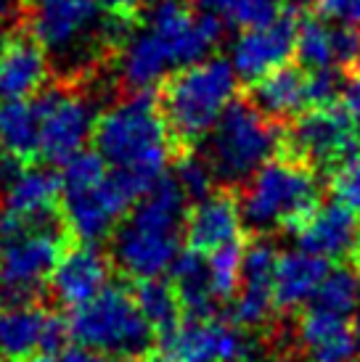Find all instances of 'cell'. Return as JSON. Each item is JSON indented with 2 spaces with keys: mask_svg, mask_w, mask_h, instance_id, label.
Returning a JSON list of instances; mask_svg holds the SVG:
<instances>
[{
  "mask_svg": "<svg viewBox=\"0 0 360 362\" xmlns=\"http://www.w3.org/2000/svg\"><path fill=\"white\" fill-rule=\"evenodd\" d=\"M313 307L331 315H342L347 317L350 312L360 307V278L358 272L350 267H337L329 270L326 281L320 283L318 293L313 299Z\"/></svg>",
  "mask_w": 360,
  "mask_h": 362,
  "instance_id": "f1b7e54d",
  "label": "cell"
},
{
  "mask_svg": "<svg viewBox=\"0 0 360 362\" xmlns=\"http://www.w3.org/2000/svg\"><path fill=\"white\" fill-rule=\"evenodd\" d=\"M67 328L30 302L0 304V360L27 362L61 346Z\"/></svg>",
  "mask_w": 360,
  "mask_h": 362,
  "instance_id": "5bb4252c",
  "label": "cell"
},
{
  "mask_svg": "<svg viewBox=\"0 0 360 362\" xmlns=\"http://www.w3.org/2000/svg\"><path fill=\"white\" fill-rule=\"evenodd\" d=\"M315 11L323 21H337L342 27H360V0H315Z\"/></svg>",
  "mask_w": 360,
  "mask_h": 362,
  "instance_id": "e575fe53",
  "label": "cell"
},
{
  "mask_svg": "<svg viewBox=\"0 0 360 362\" xmlns=\"http://www.w3.org/2000/svg\"><path fill=\"white\" fill-rule=\"evenodd\" d=\"M35 109L40 114V153L53 164H67L85 151L82 146L96 130V103L82 85L59 82L38 93Z\"/></svg>",
  "mask_w": 360,
  "mask_h": 362,
  "instance_id": "ba28073f",
  "label": "cell"
},
{
  "mask_svg": "<svg viewBox=\"0 0 360 362\" xmlns=\"http://www.w3.org/2000/svg\"><path fill=\"white\" fill-rule=\"evenodd\" d=\"M67 333L82 349L109 357H140L151 344V325L135 296L120 286H106L93 302L72 310Z\"/></svg>",
  "mask_w": 360,
  "mask_h": 362,
  "instance_id": "8992f818",
  "label": "cell"
},
{
  "mask_svg": "<svg viewBox=\"0 0 360 362\" xmlns=\"http://www.w3.org/2000/svg\"><path fill=\"white\" fill-rule=\"evenodd\" d=\"M297 238L305 252L320 259H344L360 246L358 214L339 202L318 204L310 217L297 228Z\"/></svg>",
  "mask_w": 360,
  "mask_h": 362,
  "instance_id": "2e32d148",
  "label": "cell"
},
{
  "mask_svg": "<svg viewBox=\"0 0 360 362\" xmlns=\"http://www.w3.org/2000/svg\"><path fill=\"white\" fill-rule=\"evenodd\" d=\"M347 71V85H344V95H342V106L350 111L352 117H360V56L355 59Z\"/></svg>",
  "mask_w": 360,
  "mask_h": 362,
  "instance_id": "d590c367",
  "label": "cell"
},
{
  "mask_svg": "<svg viewBox=\"0 0 360 362\" xmlns=\"http://www.w3.org/2000/svg\"><path fill=\"white\" fill-rule=\"evenodd\" d=\"M9 172H11V161H9V156L0 151V182L9 177Z\"/></svg>",
  "mask_w": 360,
  "mask_h": 362,
  "instance_id": "b9f144b4",
  "label": "cell"
},
{
  "mask_svg": "<svg viewBox=\"0 0 360 362\" xmlns=\"http://www.w3.org/2000/svg\"><path fill=\"white\" fill-rule=\"evenodd\" d=\"M162 352L167 362H241L252 344L233 322L189 317L162 333Z\"/></svg>",
  "mask_w": 360,
  "mask_h": 362,
  "instance_id": "7c38bea8",
  "label": "cell"
},
{
  "mask_svg": "<svg viewBox=\"0 0 360 362\" xmlns=\"http://www.w3.org/2000/svg\"><path fill=\"white\" fill-rule=\"evenodd\" d=\"M297 30L300 24L294 21V11H283L273 24L244 30L230 51V64L236 74L244 82L254 85L265 74L283 66L297 48Z\"/></svg>",
  "mask_w": 360,
  "mask_h": 362,
  "instance_id": "4fadbf2b",
  "label": "cell"
},
{
  "mask_svg": "<svg viewBox=\"0 0 360 362\" xmlns=\"http://www.w3.org/2000/svg\"><path fill=\"white\" fill-rule=\"evenodd\" d=\"M279 259V252L268 238H257L249 249H244L241 286L236 296V320L241 325H260L276 307L273 283Z\"/></svg>",
  "mask_w": 360,
  "mask_h": 362,
  "instance_id": "9a60e30c",
  "label": "cell"
},
{
  "mask_svg": "<svg viewBox=\"0 0 360 362\" xmlns=\"http://www.w3.org/2000/svg\"><path fill=\"white\" fill-rule=\"evenodd\" d=\"M326 275H329V264L315 254L305 249L281 254L279 267H276V283H273L276 307L294 310V307L313 302Z\"/></svg>",
  "mask_w": 360,
  "mask_h": 362,
  "instance_id": "603a6c76",
  "label": "cell"
},
{
  "mask_svg": "<svg viewBox=\"0 0 360 362\" xmlns=\"http://www.w3.org/2000/svg\"><path fill=\"white\" fill-rule=\"evenodd\" d=\"M135 362H167L164 357H138Z\"/></svg>",
  "mask_w": 360,
  "mask_h": 362,
  "instance_id": "ee69618b",
  "label": "cell"
},
{
  "mask_svg": "<svg viewBox=\"0 0 360 362\" xmlns=\"http://www.w3.org/2000/svg\"><path fill=\"white\" fill-rule=\"evenodd\" d=\"M172 66L164 42L149 30L135 32L120 51V82L130 93L151 90Z\"/></svg>",
  "mask_w": 360,
  "mask_h": 362,
  "instance_id": "cb8c5ba5",
  "label": "cell"
},
{
  "mask_svg": "<svg viewBox=\"0 0 360 362\" xmlns=\"http://www.w3.org/2000/svg\"><path fill=\"white\" fill-rule=\"evenodd\" d=\"M135 304H138L140 315L146 317L151 328L167 333L178 325L180 299L172 283L162 281V278L140 281L138 288H135Z\"/></svg>",
  "mask_w": 360,
  "mask_h": 362,
  "instance_id": "4316f807",
  "label": "cell"
},
{
  "mask_svg": "<svg viewBox=\"0 0 360 362\" xmlns=\"http://www.w3.org/2000/svg\"><path fill=\"white\" fill-rule=\"evenodd\" d=\"M331 191L334 202L344 204L350 211L360 217V156L355 153L352 159L342 161L331 175Z\"/></svg>",
  "mask_w": 360,
  "mask_h": 362,
  "instance_id": "836d02e7",
  "label": "cell"
},
{
  "mask_svg": "<svg viewBox=\"0 0 360 362\" xmlns=\"http://www.w3.org/2000/svg\"><path fill=\"white\" fill-rule=\"evenodd\" d=\"M283 148V130L252 98H236L207 135L204 159L225 188L249 182Z\"/></svg>",
  "mask_w": 360,
  "mask_h": 362,
  "instance_id": "277c9868",
  "label": "cell"
},
{
  "mask_svg": "<svg viewBox=\"0 0 360 362\" xmlns=\"http://www.w3.org/2000/svg\"><path fill=\"white\" fill-rule=\"evenodd\" d=\"M61 238L53 225L30 228L0 246V293L13 302H27L50 281L61 259Z\"/></svg>",
  "mask_w": 360,
  "mask_h": 362,
  "instance_id": "8fae6325",
  "label": "cell"
},
{
  "mask_svg": "<svg viewBox=\"0 0 360 362\" xmlns=\"http://www.w3.org/2000/svg\"><path fill=\"white\" fill-rule=\"evenodd\" d=\"M172 286L178 291L180 307L191 312V317H212L220 299L215 296L210 278V262L201 252H183L172 264Z\"/></svg>",
  "mask_w": 360,
  "mask_h": 362,
  "instance_id": "d4e9b609",
  "label": "cell"
},
{
  "mask_svg": "<svg viewBox=\"0 0 360 362\" xmlns=\"http://www.w3.org/2000/svg\"><path fill=\"white\" fill-rule=\"evenodd\" d=\"M347 85V71L342 74L337 69H318L308 74V101L313 109H329L339 106Z\"/></svg>",
  "mask_w": 360,
  "mask_h": 362,
  "instance_id": "d6a6232c",
  "label": "cell"
},
{
  "mask_svg": "<svg viewBox=\"0 0 360 362\" xmlns=\"http://www.w3.org/2000/svg\"><path fill=\"white\" fill-rule=\"evenodd\" d=\"M19 11V0H0V24L9 21Z\"/></svg>",
  "mask_w": 360,
  "mask_h": 362,
  "instance_id": "ab89813d",
  "label": "cell"
},
{
  "mask_svg": "<svg viewBox=\"0 0 360 362\" xmlns=\"http://www.w3.org/2000/svg\"><path fill=\"white\" fill-rule=\"evenodd\" d=\"M191 3L210 13H228V8L233 6V0H191Z\"/></svg>",
  "mask_w": 360,
  "mask_h": 362,
  "instance_id": "f35d334b",
  "label": "cell"
},
{
  "mask_svg": "<svg viewBox=\"0 0 360 362\" xmlns=\"http://www.w3.org/2000/svg\"><path fill=\"white\" fill-rule=\"evenodd\" d=\"M286 11V0H233L228 16L241 30H257L265 24H273Z\"/></svg>",
  "mask_w": 360,
  "mask_h": 362,
  "instance_id": "1f68e13d",
  "label": "cell"
},
{
  "mask_svg": "<svg viewBox=\"0 0 360 362\" xmlns=\"http://www.w3.org/2000/svg\"><path fill=\"white\" fill-rule=\"evenodd\" d=\"M189 196L175 177H162L130 211L114 235V262L133 278L151 281L172 270L189 220Z\"/></svg>",
  "mask_w": 360,
  "mask_h": 362,
  "instance_id": "7a4b0ae2",
  "label": "cell"
},
{
  "mask_svg": "<svg viewBox=\"0 0 360 362\" xmlns=\"http://www.w3.org/2000/svg\"><path fill=\"white\" fill-rule=\"evenodd\" d=\"M146 188L128 172L111 170L109 177L99 185L82 191H61V211L69 230L82 243H93L109 238L120 220L146 196Z\"/></svg>",
  "mask_w": 360,
  "mask_h": 362,
  "instance_id": "9c48e42d",
  "label": "cell"
},
{
  "mask_svg": "<svg viewBox=\"0 0 360 362\" xmlns=\"http://www.w3.org/2000/svg\"><path fill=\"white\" fill-rule=\"evenodd\" d=\"M175 180L183 188L189 199H207L212 196V185H215V175H212L210 164L201 153L183 151L175 161Z\"/></svg>",
  "mask_w": 360,
  "mask_h": 362,
  "instance_id": "4dcf8cb0",
  "label": "cell"
},
{
  "mask_svg": "<svg viewBox=\"0 0 360 362\" xmlns=\"http://www.w3.org/2000/svg\"><path fill=\"white\" fill-rule=\"evenodd\" d=\"M239 88L233 64L207 59L201 64L175 71L159 90V106L178 146L207 138L225 114Z\"/></svg>",
  "mask_w": 360,
  "mask_h": 362,
  "instance_id": "3957f363",
  "label": "cell"
},
{
  "mask_svg": "<svg viewBox=\"0 0 360 362\" xmlns=\"http://www.w3.org/2000/svg\"><path fill=\"white\" fill-rule=\"evenodd\" d=\"M308 6H315V0H286V11H294V13Z\"/></svg>",
  "mask_w": 360,
  "mask_h": 362,
  "instance_id": "60d3db41",
  "label": "cell"
},
{
  "mask_svg": "<svg viewBox=\"0 0 360 362\" xmlns=\"http://www.w3.org/2000/svg\"><path fill=\"white\" fill-rule=\"evenodd\" d=\"M48 53L24 35L0 42V101H27L45 90Z\"/></svg>",
  "mask_w": 360,
  "mask_h": 362,
  "instance_id": "ac0fdd59",
  "label": "cell"
},
{
  "mask_svg": "<svg viewBox=\"0 0 360 362\" xmlns=\"http://www.w3.org/2000/svg\"><path fill=\"white\" fill-rule=\"evenodd\" d=\"M27 362H59V360H53L50 354H38V357H32V360H27Z\"/></svg>",
  "mask_w": 360,
  "mask_h": 362,
  "instance_id": "7bdbcfd3",
  "label": "cell"
},
{
  "mask_svg": "<svg viewBox=\"0 0 360 362\" xmlns=\"http://www.w3.org/2000/svg\"><path fill=\"white\" fill-rule=\"evenodd\" d=\"M101 8L106 11L109 16H117V19H135L143 13L146 3L149 0H96Z\"/></svg>",
  "mask_w": 360,
  "mask_h": 362,
  "instance_id": "8d00e7d4",
  "label": "cell"
},
{
  "mask_svg": "<svg viewBox=\"0 0 360 362\" xmlns=\"http://www.w3.org/2000/svg\"><path fill=\"white\" fill-rule=\"evenodd\" d=\"M61 362H114L109 354H101V352H93V349H69V352L64 354V360Z\"/></svg>",
  "mask_w": 360,
  "mask_h": 362,
  "instance_id": "74e56055",
  "label": "cell"
},
{
  "mask_svg": "<svg viewBox=\"0 0 360 362\" xmlns=\"http://www.w3.org/2000/svg\"><path fill=\"white\" fill-rule=\"evenodd\" d=\"M252 101L257 103L262 114L279 124L294 122V117H302L308 101V74L300 64H283L276 71L265 74L260 82H254Z\"/></svg>",
  "mask_w": 360,
  "mask_h": 362,
  "instance_id": "7402d4cb",
  "label": "cell"
},
{
  "mask_svg": "<svg viewBox=\"0 0 360 362\" xmlns=\"http://www.w3.org/2000/svg\"><path fill=\"white\" fill-rule=\"evenodd\" d=\"M360 146V130L355 117L344 106L305 111L283 132V156L308 167H339L355 156Z\"/></svg>",
  "mask_w": 360,
  "mask_h": 362,
  "instance_id": "30bf717a",
  "label": "cell"
},
{
  "mask_svg": "<svg viewBox=\"0 0 360 362\" xmlns=\"http://www.w3.org/2000/svg\"><path fill=\"white\" fill-rule=\"evenodd\" d=\"M193 8L191 0H149L140 13L146 30L164 42L172 64L183 69L210 59L225 35L218 13Z\"/></svg>",
  "mask_w": 360,
  "mask_h": 362,
  "instance_id": "52a82bcc",
  "label": "cell"
},
{
  "mask_svg": "<svg viewBox=\"0 0 360 362\" xmlns=\"http://www.w3.org/2000/svg\"><path fill=\"white\" fill-rule=\"evenodd\" d=\"M294 56L300 61L302 69H334L337 66V53H334V27H329L326 21L310 19L300 21L297 30V48Z\"/></svg>",
  "mask_w": 360,
  "mask_h": 362,
  "instance_id": "83f0119b",
  "label": "cell"
},
{
  "mask_svg": "<svg viewBox=\"0 0 360 362\" xmlns=\"http://www.w3.org/2000/svg\"><path fill=\"white\" fill-rule=\"evenodd\" d=\"M358 339H360V307H358Z\"/></svg>",
  "mask_w": 360,
  "mask_h": 362,
  "instance_id": "f6af8a7d",
  "label": "cell"
},
{
  "mask_svg": "<svg viewBox=\"0 0 360 362\" xmlns=\"http://www.w3.org/2000/svg\"><path fill=\"white\" fill-rule=\"evenodd\" d=\"M210 262V278L215 296L220 302H228L239 293L241 286V264H244V249L241 243H228L218 252L207 254Z\"/></svg>",
  "mask_w": 360,
  "mask_h": 362,
  "instance_id": "f546056e",
  "label": "cell"
},
{
  "mask_svg": "<svg viewBox=\"0 0 360 362\" xmlns=\"http://www.w3.org/2000/svg\"><path fill=\"white\" fill-rule=\"evenodd\" d=\"M61 202V175L45 167H24L9 180L6 214L27 222L30 228L53 225Z\"/></svg>",
  "mask_w": 360,
  "mask_h": 362,
  "instance_id": "d6986e66",
  "label": "cell"
},
{
  "mask_svg": "<svg viewBox=\"0 0 360 362\" xmlns=\"http://www.w3.org/2000/svg\"><path fill=\"white\" fill-rule=\"evenodd\" d=\"M241 225L244 217L236 199L228 193H212L189 211L186 238L193 252L212 254L228 243H239Z\"/></svg>",
  "mask_w": 360,
  "mask_h": 362,
  "instance_id": "44dd1931",
  "label": "cell"
},
{
  "mask_svg": "<svg viewBox=\"0 0 360 362\" xmlns=\"http://www.w3.org/2000/svg\"><path fill=\"white\" fill-rule=\"evenodd\" d=\"M106 286H109V262L90 243L61 254L59 264L50 275L53 296L69 310L93 302Z\"/></svg>",
  "mask_w": 360,
  "mask_h": 362,
  "instance_id": "e0dca14e",
  "label": "cell"
},
{
  "mask_svg": "<svg viewBox=\"0 0 360 362\" xmlns=\"http://www.w3.org/2000/svg\"><path fill=\"white\" fill-rule=\"evenodd\" d=\"M0 151L32 161L40 153V114L30 101H0Z\"/></svg>",
  "mask_w": 360,
  "mask_h": 362,
  "instance_id": "484cf974",
  "label": "cell"
},
{
  "mask_svg": "<svg viewBox=\"0 0 360 362\" xmlns=\"http://www.w3.org/2000/svg\"><path fill=\"white\" fill-rule=\"evenodd\" d=\"M170 138L159 95L151 90L128 93L109 103L93 130L96 151L114 170L130 172L149 188L164 177L162 170L170 159Z\"/></svg>",
  "mask_w": 360,
  "mask_h": 362,
  "instance_id": "6da1fadb",
  "label": "cell"
},
{
  "mask_svg": "<svg viewBox=\"0 0 360 362\" xmlns=\"http://www.w3.org/2000/svg\"><path fill=\"white\" fill-rule=\"evenodd\" d=\"M297 339L305 362H355L360 352L358 331L350 320L315 307H310L300 320Z\"/></svg>",
  "mask_w": 360,
  "mask_h": 362,
  "instance_id": "ffe728a7",
  "label": "cell"
},
{
  "mask_svg": "<svg viewBox=\"0 0 360 362\" xmlns=\"http://www.w3.org/2000/svg\"><path fill=\"white\" fill-rule=\"evenodd\" d=\"M318 180L313 167L297 159H270L241 193V217L252 230L270 233L276 228L297 230L318 206Z\"/></svg>",
  "mask_w": 360,
  "mask_h": 362,
  "instance_id": "5b68a950",
  "label": "cell"
}]
</instances>
